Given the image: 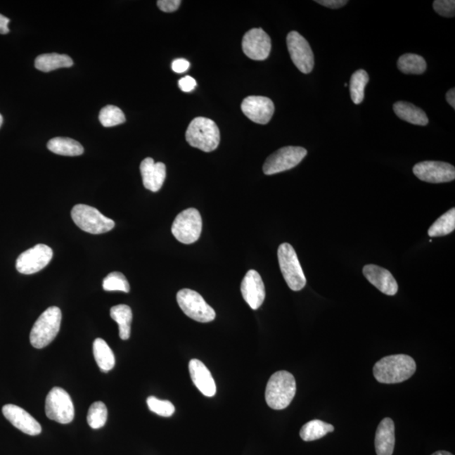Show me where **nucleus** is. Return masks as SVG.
<instances>
[{"mask_svg":"<svg viewBox=\"0 0 455 455\" xmlns=\"http://www.w3.org/2000/svg\"><path fill=\"white\" fill-rule=\"evenodd\" d=\"M432 455H454V454L448 451H443V450H441V451H437L435 453H433Z\"/></svg>","mask_w":455,"mask_h":455,"instance_id":"79ce46f5","label":"nucleus"},{"mask_svg":"<svg viewBox=\"0 0 455 455\" xmlns=\"http://www.w3.org/2000/svg\"><path fill=\"white\" fill-rule=\"evenodd\" d=\"M433 8L437 14L452 18L455 15V1L454 0H436L433 2Z\"/></svg>","mask_w":455,"mask_h":455,"instance_id":"f704fd0d","label":"nucleus"},{"mask_svg":"<svg viewBox=\"0 0 455 455\" xmlns=\"http://www.w3.org/2000/svg\"><path fill=\"white\" fill-rule=\"evenodd\" d=\"M177 300L186 316L196 321L211 322L216 317L214 309L207 305L203 296L198 292L189 288L181 289L177 293Z\"/></svg>","mask_w":455,"mask_h":455,"instance_id":"0eeeda50","label":"nucleus"},{"mask_svg":"<svg viewBox=\"0 0 455 455\" xmlns=\"http://www.w3.org/2000/svg\"><path fill=\"white\" fill-rule=\"evenodd\" d=\"M241 291L245 301L252 309L261 307L265 300V285L256 270H250L242 280Z\"/></svg>","mask_w":455,"mask_h":455,"instance_id":"dca6fc26","label":"nucleus"},{"mask_svg":"<svg viewBox=\"0 0 455 455\" xmlns=\"http://www.w3.org/2000/svg\"><path fill=\"white\" fill-rule=\"evenodd\" d=\"M53 256V250L49 246L38 244L20 255L16 260V269L21 274H37L49 264Z\"/></svg>","mask_w":455,"mask_h":455,"instance_id":"9b49d317","label":"nucleus"},{"mask_svg":"<svg viewBox=\"0 0 455 455\" xmlns=\"http://www.w3.org/2000/svg\"><path fill=\"white\" fill-rule=\"evenodd\" d=\"M71 216L80 229L92 235L108 233L115 227L113 219L102 214L96 208L84 204L75 205L71 211Z\"/></svg>","mask_w":455,"mask_h":455,"instance_id":"39448f33","label":"nucleus"},{"mask_svg":"<svg viewBox=\"0 0 455 455\" xmlns=\"http://www.w3.org/2000/svg\"><path fill=\"white\" fill-rule=\"evenodd\" d=\"M148 409L154 414L169 418L175 414V406L169 401H162L155 397H150L147 399Z\"/></svg>","mask_w":455,"mask_h":455,"instance_id":"72a5a7b5","label":"nucleus"},{"mask_svg":"<svg viewBox=\"0 0 455 455\" xmlns=\"http://www.w3.org/2000/svg\"><path fill=\"white\" fill-rule=\"evenodd\" d=\"M202 229L201 214L196 208H188L177 216L172 224V231L178 241L189 245L198 241Z\"/></svg>","mask_w":455,"mask_h":455,"instance_id":"6e6552de","label":"nucleus"},{"mask_svg":"<svg viewBox=\"0 0 455 455\" xmlns=\"http://www.w3.org/2000/svg\"><path fill=\"white\" fill-rule=\"evenodd\" d=\"M395 115L402 120L414 125L427 126L428 117L424 110L406 101H398L393 105Z\"/></svg>","mask_w":455,"mask_h":455,"instance_id":"4be33fe9","label":"nucleus"},{"mask_svg":"<svg viewBox=\"0 0 455 455\" xmlns=\"http://www.w3.org/2000/svg\"><path fill=\"white\" fill-rule=\"evenodd\" d=\"M102 287L105 291H121L129 293L130 285L126 276L118 271L109 274L103 280Z\"/></svg>","mask_w":455,"mask_h":455,"instance_id":"473e14b6","label":"nucleus"},{"mask_svg":"<svg viewBox=\"0 0 455 455\" xmlns=\"http://www.w3.org/2000/svg\"><path fill=\"white\" fill-rule=\"evenodd\" d=\"M446 100L449 102V104L455 108V89L453 88L451 90H449L447 94H446Z\"/></svg>","mask_w":455,"mask_h":455,"instance_id":"a19ab883","label":"nucleus"},{"mask_svg":"<svg viewBox=\"0 0 455 455\" xmlns=\"http://www.w3.org/2000/svg\"><path fill=\"white\" fill-rule=\"evenodd\" d=\"M10 23V19H8L7 17L0 14V34H7L10 32V29L8 27V25Z\"/></svg>","mask_w":455,"mask_h":455,"instance_id":"ea45409f","label":"nucleus"},{"mask_svg":"<svg viewBox=\"0 0 455 455\" xmlns=\"http://www.w3.org/2000/svg\"><path fill=\"white\" fill-rule=\"evenodd\" d=\"M242 49L250 59L265 60L269 57L271 49V38L262 28L250 30L242 40Z\"/></svg>","mask_w":455,"mask_h":455,"instance_id":"4468645a","label":"nucleus"},{"mask_svg":"<svg viewBox=\"0 0 455 455\" xmlns=\"http://www.w3.org/2000/svg\"><path fill=\"white\" fill-rule=\"evenodd\" d=\"M197 86V82L191 76H186L179 80V88L183 92H191Z\"/></svg>","mask_w":455,"mask_h":455,"instance_id":"e433bc0d","label":"nucleus"},{"mask_svg":"<svg viewBox=\"0 0 455 455\" xmlns=\"http://www.w3.org/2000/svg\"><path fill=\"white\" fill-rule=\"evenodd\" d=\"M48 148L54 154L63 156H79L84 153L82 144L69 138L52 139L48 143Z\"/></svg>","mask_w":455,"mask_h":455,"instance_id":"a878e982","label":"nucleus"},{"mask_svg":"<svg viewBox=\"0 0 455 455\" xmlns=\"http://www.w3.org/2000/svg\"><path fill=\"white\" fill-rule=\"evenodd\" d=\"M99 120L105 127H110L120 125L126 122V117L122 110L113 105L105 106L102 108L99 115Z\"/></svg>","mask_w":455,"mask_h":455,"instance_id":"2f4dec72","label":"nucleus"},{"mask_svg":"<svg viewBox=\"0 0 455 455\" xmlns=\"http://www.w3.org/2000/svg\"><path fill=\"white\" fill-rule=\"evenodd\" d=\"M455 229V208H451L437 219L428 229L430 237H441L449 235Z\"/></svg>","mask_w":455,"mask_h":455,"instance_id":"c85d7f7f","label":"nucleus"},{"mask_svg":"<svg viewBox=\"0 0 455 455\" xmlns=\"http://www.w3.org/2000/svg\"><path fill=\"white\" fill-rule=\"evenodd\" d=\"M414 175L419 180L429 183H444L454 180V165L442 161H423L414 167Z\"/></svg>","mask_w":455,"mask_h":455,"instance_id":"ddd939ff","label":"nucleus"},{"mask_svg":"<svg viewBox=\"0 0 455 455\" xmlns=\"http://www.w3.org/2000/svg\"><path fill=\"white\" fill-rule=\"evenodd\" d=\"M189 372L191 380L200 392L207 397L215 395V381L205 364L198 359H191L189 363Z\"/></svg>","mask_w":455,"mask_h":455,"instance_id":"aec40b11","label":"nucleus"},{"mask_svg":"<svg viewBox=\"0 0 455 455\" xmlns=\"http://www.w3.org/2000/svg\"><path fill=\"white\" fill-rule=\"evenodd\" d=\"M46 415L58 423H70L75 418V406L70 395L60 387H54L46 398Z\"/></svg>","mask_w":455,"mask_h":455,"instance_id":"1a4fd4ad","label":"nucleus"},{"mask_svg":"<svg viewBox=\"0 0 455 455\" xmlns=\"http://www.w3.org/2000/svg\"><path fill=\"white\" fill-rule=\"evenodd\" d=\"M316 2L321 4L323 6L333 8V10L345 6L348 3L347 0H345V1H344V0H316Z\"/></svg>","mask_w":455,"mask_h":455,"instance_id":"58836bf2","label":"nucleus"},{"mask_svg":"<svg viewBox=\"0 0 455 455\" xmlns=\"http://www.w3.org/2000/svg\"><path fill=\"white\" fill-rule=\"evenodd\" d=\"M61 321L60 309L52 306L46 309L37 319L30 333V342L32 345L37 350L49 346L57 337L60 330Z\"/></svg>","mask_w":455,"mask_h":455,"instance_id":"20e7f679","label":"nucleus"},{"mask_svg":"<svg viewBox=\"0 0 455 455\" xmlns=\"http://www.w3.org/2000/svg\"><path fill=\"white\" fill-rule=\"evenodd\" d=\"M3 121H4V119H3L2 115H1V114H0V127H1V126H2V124H3Z\"/></svg>","mask_w":455,"mask_h":455,"instance_id":"37998d69","label":"nucleus"},{"mask_svg":"<svg viewBox=\"0 0 455 455\" xmlns=\"http://www.w3.org/2000/svg\"><path fill=\"white\" fill-rule=\"evenodd\" d=\"M186 142L191 147L210 153L218 148L220 133L218 126L210 118L196 117L186 132Z\"/></svg>","mask_w":455,"mask_h":455,"instance_id":"7ed1b4c3","label":"nucleus"},{"mask_svg":"<svg viewBox=\"0 0 455 455\" xmlns=\"http://www.w3.org/2000/svg\"><path fill=\"white\" fill-rule=\"evenodd\" d=\"M2 411L8 422L25 435L37 436L41 432L39 423L23 408L13 404H7L3 407Z\"/></svg>","mask_w":455,"mask_h":455,"instance_id":"f3484780","label":"nucleus"},{"mask_svg":"<svg viewBox=\"0 0 455 455\" xmlns=\"http://www.w3.org/2000/svg\"><path fill=\"white\" fill-rule=\"evenodd\" d=\"M93 354L102 372H109L114 368L116 360L113 352L103 339L95 340L93 343Z\"/></svg>","mask_w":455,"mask_h":455,"instance_id":"393cba45","label":"nucleus"},{"mask_svg":"<svg viewBox=\"0 0 455 455\" xmlns=\"http://www.w3.org/2000/svg\"><path fill=\"white\" fill-rule=\"evenodd\" d=\"M363 273L369 282L385 295H397L398 283L388 270L376 265H367L364 267Z\"/></svg>","mask_w":455,"mask_h":455,"instance_id":"a211bd4d","label":"nucleus"},{"mask_svg":"<svg viewBox=\"0 0 455 455\" xmlns=\"http://www.w3.org/2000/svg\"><path fill=\"white\" fill-rule=\"evenodd\" d=\"M397 67L403 74L422 75L427 70V63L418 54L406 53L399 57Z\"/></svg>","mask_w":455,"mask_h":455,"instance_id":"cd10ccee","label":"nucleus"},{"mask_svg":"<svg viewBox=\"0 0 455 455\" xmlns=\"http://www.w3.org/2000/svg\"><path fill=\"white\" fill-rule=\"evenodd\" d=\"M296 394V381L293 374L282 371L271 376L266 388L265 398L267 405L274 410H283L293 401Z\"/></svg>","mask_w":455,"mask_h":455,"instance_id":"f03ea898","label":"nucleus"},{"mask_svg":"<svg viewBox=\"0 0 455 455\" xmlns=\"http://www.w3.org/2000/svg\"><path fill=\"white\" fill-rule=\"evenodd\" d=\"M242 112L250 120L265 125L271 121L275 112L273 101L265 96H248L241 104Z\"/></svg>","mask_w":455,"mask_h":455,"instance_id":"2eb2a0df","label":"nucleus"},{"mask_svg":"<svg viewBox=\"0 0 455 455\" xmlns=\"http://www.w3.org/2000/svg\"><path fill=\"white\" fill-rule=\"evenodd\" d=\"M140 172L147 190L157 193L161 189L167 177V167L164 163H155L152 158L144 159L140 165Z\"/></svg>","mask_w":455,"mask_h":455,"instance_id":"6ab92c4d","label":"nucleus"},{"mask_svg":"<svg viewBox=\"0 0 455 455\" xmlns=\"http://www.w3.org/2000/svg\"><path fill=\"white\" fill-rule=\"evenodd\" d=\"M108 408L101 402L93 403L89 409L87 422L89 426L93 429L103 428L108 420Z\"/></svg>","mask_w":455,"mask_h":455,"instance_id":"7c9ffc66","label":"nucleus"},{"mask_svg":"<svg viewBox=\"0 0 455 455\" xmlns=\"http://www.w3.org/2000/svg\"><path fill=\"white\" fill-rule=\"evenodd\" d=\"M110 317L117 323L119 326V337L122 340L129 339L131 335V324L133 321V312L129 306L118 305L110 309Z\"/></svg>","mask_w":455,"mask_h":455,"instance_id":"b1692460","label":"nucleus"},{"mask_svg":"<svg viewBox=\"0 0 455 455\" xmlns=\"http://www.w3.org/2000/svg\"><path fill=\"white\" fill-rule=\"evenodd\" d=\"M395 444V423L393 420L386 418L381 421L376 435L377 455H392Z\"/></svg>","mask_w":455,"mask_h":455,"instance_id":"412c9836","label":"nucleus"},{"mask_svg":"<svg viewBox=\"0 0 455 455\" xmlns=\"http://www.w3.org/2000/svg\"><path fill=\"white\" fill-rule=\"evenodd\" d=\"M307 150L302 147L287 146L276 150L271 155L263 165V172L265 175H274L280 172L288 171L299 165Z\"/></svg>","mask_w":455,"mask_h":455,"instance_id":"9d476101","label":"nucleus"},{"mask_svg":"<svg viewBox=\"0 0 455 455\" xmlns=\"http://www.w3.org/2000/svg\"><path fill=\"white\" fill-rule=\"evenodd\" d=\"M369 82V76L364 70L354 72L350 80V95L356 105L362 103L364 99L365 87Z\"/></svg>","mask_w":455,"mask_h":455,"instance_id":"c756f323","label":"nucleus"},{"mask_svg":"<svg viewBox=\"0 0 455 455\" xmlns=\"http://www.w3.org/2000/svg\"><path fill=\"white\" fill-rule=\"evenodd\" d=\"M288 53L293 63L303 74L312 73L314 65L313 51L307 40L299 32H291L287 37Z\"/></svg>","mask_w":455,"mask_h":455,"instance_id":"f8f14e48","label":"nucleus"},{"mask_svg":"<svg viewBox=\"0 0 455 455\" xmlns=\"http://www.w3.org/2000/svg\"><path fill=\"white\" fill-rule=\"evenodd\" d=\"M281 271L293 291H300L306 285V278L299 259L293 246L288 243L281 245L278 250Z\"/></svg>","mask_w":455,"mask_h":455,"instance_id":"423d86ee","label":"nucleus"},{"mask_svg":"<svg viewBox=\"0 0 455 455\" xmlns=\"http://www.w3.org/2000/svg\"><path fill=\"white\" fill-rule=\"evenodd\" d=\"M74 62L65 54L46 53L38 56L35 60L36 69L41 72H51L60 68H70Z\"/></svg>","mask_w":455,"mask_h":455,"instance_id":"5701e85b","label":"nucleus"},{"mask_svg":"<svg viewBox=\"0 0 455 455\" xmlns=\"http://www.w3.org/2000/svg\"><path fill=\"white\" fill-rule=\"evenodd\" d=\"M189 67L190 63L186 60V59H176V60L172 63V70L178 74L184 73V72L189 69Z\"/></svg>","mask_w":455,"mask_h":455,"instance_id":"4c0bfd02","label":"nucleus"},{"mask_svg":"<svg viewBox=\"0 0 455 455\" xmlns=\"http://www.w3.org/2000/svg\"><path fill=\"white\" fill-rule=\"evenodd\" d=\"M181 4L180 0H159L157 1V6L160 8V11L167 13L177 11Z\"/></svg>","mask_w":455,"mask_h":455,"instance_id":"c9c22d12","label":"nucleus"},{"mask_svg":"<svg viewBox=\"0 0 455 455\" xmlns=\"http://www.w3.org/2000/svg\"><path fill=\"white\" fill-rule=\"evenodd\" d=\"M411 357L397 354L385 357L373 366V376L382 384H398L409 380L416 372Z\"/></svg>","mask_w":455,"mask_h":455,"instance_id":"f257e3e1","label":"nucleus"},{"mask_svg":"<svg viewBox=\"0 0 455 455\" xmlns=\"http://www.w3.org/2000/svg\"><path fill=\"white\" fill-rule=\"evenodd\" d=\"M333 425L321 420H312L304 425L300 430L301 439L305 442H312L321 439L327 433L334 431Z\"/></svg>","mask_w":455,"mask_h":455,"instance_id":"bb28decb","label":"nucleus"}]
</instances>
